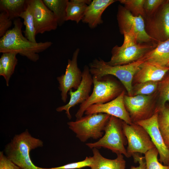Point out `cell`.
<instances>
[{"label":"cell","mask_w":169,"mask_h":169,"mask_svg":"<svg viewBox=\"0 0 169 169\" xmlns=\"http://www.w3.org/2000/svg\"><path fill=\"white\" fill-rule=\"evenodd\" d=\"M117 19L120 33L133 35L140 44L154 42L145 29L144 18L141 16H135L124 6H118Z\"/></svg>","instance_id":"8"},{"label":"cell","mask_w":169,"mask_h":169,"mask_svg":"<svg viewBox=\"0 0 169 169\" xmlns=\"http://www.w3.org/2000/svg\"><path fill=\"white\" fill-rule=\"evenodd\" d=\"M165 1L163 0H145L144 8L146 17L154 13Z\"/></svg>","instance_id":"32"},{"label":"cell","mask_w":169,"mask_h":169,"mask_svg":"<svg viewBox=\"0 0 169 169\" xmlns=\"http://www.w3.org/2000/svg\"><path fill=\"white\" fill-rule=\"evenodd\" d=\"M93 84V78L89 67L85 65L82 72V79L79 86L74 91L72 90H69V94L70 99L68 103L57 107L56 110L58 112L65 110L68 118L71 119L72 116L70 113V109L79 104L82 103L88 98Z\"/></svg>","instance_id":"14"},{"label":"cell","mask_w":169,"mask_h":169,"mask_svg":"<svg viewBox=\"0 0 169 169\" xmlns=\"http://www.w3.org/2000/svg\"><path fill=\"white\" fill-rule=\"evenodd\" d=\"M17 54L13 52L3 53L0 58V75L5 79L7 86L18 63Z\"/></svg>","instance_id":"23"},{"label":"cell","mask_w":169,"mask_h":169,"mask_svg":"<svg viewBox=\"0 0 169 169\" xmlns=\"http://www.w3.org/2000/svg\"><path fill=\"white\" fill-rule=\"evenodd\" d=\"M132 156L133 157L134 162L136 163L138 162L139 166L137 167L131 166L130 169H146V162L144 156L139 155L138 153L134 154Z\"/></svg>","instance_id":"35"},{"label":"cell","mask_w":169,"mask_h":169,"mask_svg":"<svg viewBox=\"0 0 169 169\" xmlns=\"http://www.w3.org/2000/svg\"><path fill=\"white\" fill-rule=\"evenodd\" d=\"M167 66H169V63L167 65Z\"/></svg>","instance_id":"36"},{"label":"cell","mask_w":169,"mask_h":169,"mask_svg":"<svg viewBox=\"0 0 169 169\" xmlns=\"http://www.w3.org/2000/svg\"><path fill=\"white\" fill-rule=\"evenodd\" d=\"M144 62L166 66L169 63V39L158 43L141 59Z\"/></svg>","instance_id":"19"},{"label":"cell","mask_w":169,"mask_h":169,"mask_svg":"<svg viewBox=\"0 0 169 169\" xmlns=\"http://www.w3.org/2000/svg\"><path fill=\"white\" fill-rule=\"evenodd\" d=\"M122 120L110 116L105 128V134L99 140L86 143L90 149L104 148L111 151L117 155L122 154L128 158L125 146L127 141L123 132Z\"/></svg>","instance_id":"5"},{"label":"cell","mask_w":169,"mask_h":169,"mask_svg":"<svg viewBox=\"0 0 169 169\" xmlns=\"http://www.w3.org/2000/svg\"><path fill=\"white\" fill-rule=\"evenodd\" d=\"M20 17L23 20V24L25 27L24 31L25 37L31 42L36 43L33 15L30 7L28 2L25 10L21 13Z\"/></svg>","instance_id":"26"},{"label":"cell","mask_w":169,"mask_h":169,"mask_svg":"<svg viewBox=\"0 0 169 169\" xmlns=\"http://www.w3.org/2000/svg\"><path fill=\"white\" fill-rule=\"evenodd\" d=\"M12 20L4 12L0 13V37H3L12 25Z\"/></svg>","instance_id":"33"},{"label":"cell","mask_w":169,"mask_h":169,"mask_svg":"<svg viewBox=\"0 0 169 169\" xmlns=\"http://www.w3.org/2000/svg\"><path fill=\"white\" fill-rule=\"evenodd\" d=\"M80 49L77 48L74 52L71 59H68L64 74L57 78L59 83V89L61 91V99L65 103L68 91L72 88L77 90L82 79V72L78 65V58Z\"/></svg>","instance_id":"12"},{"label":"cell","mask_w":169,"mask_h":169,"mask_svg":"<svg viewBox=\"0 0 169 169\" xmlns=\"http://www.w3.org/2000/svg\"><path fill=\"white\" fill-rule=\"evenodd\" d=\"M157 91L150 95L129 96L125 95L124 103L131 121L136 123L148 119L158 112L159 107Z\"/></svg>","instance_id":"7"},{"label":"cell","mask_w":169,"mask_h":169,"mask_svg":"<svg viewBox=\"0 0 169 169\" xmlns=\"http://www.w3.org/2000/svg\"><path fill=\"white\" fill-rule=\"evenodd\" d=\"M68 0H43L46 7L54 14L60 26L66 21V8Z\"/></svg>","instance_id":"24"},{"label":"cell","mask_w":169,"mask_h":169,"mask_svg":"<svg viewBox=\"0 0 169 169\" xmlns=\"http://www.w3.org/2000/svg\"><path fill=\"white\" fill-rule=\"evenodd\" d=\"M91 0L69 1L66 8V21H75L77 23L81 21L86 8L91 2Z\"/></svg>","instance_id":"21"},{"label":"cell","mask_w":169,"mask_h":169,"mask_svg":"<svg viewBox=\"0 0 169 169\" xmlns=\"http://www.w3.org/2000/svg\"><path fill=\"white\" fill-rule=\"evenodd\" d=\"M144 154L146 169H168V166L159 162L158 159L159 152L156 147L150 150Z\"/></svg>","instance_id":"30"},{"label":"cell","mask_w":169,"mask_h":169,"mask_svg":"<svg viewBox=\"0 0 169 169\" xmlns=\"http://www.w3.org/2000/svg\"><path fill=\"white\" fill-rule=\"evenodd\" d=\"M28 0H0V12H4L12 20L20 17L27 6Z\"/></svg>","instance_id":"22"},{"label":"cell","mask_w":169,"mask_h":169,"mask_svg":"<svg viewBox=\"0 0 169 169\" xmlns=\"http://www.w3.org/2000/svg\"><path fill=\"white\" fill-rule=\"evenodd\" d=\"M158 112L151 118L136 123L144 128L159 152V161L165 166L169 165V150L166 146L159 128Z\"/></svg>","instance_id":"16"},{"label":"cell","mask_w":169,"mask_h":169,"mask_svg":"<svg viewBox=\"0 0 169 169\" xmlns=\"http://www.w3.org/2000/svg\"><path fill=\"white\" fill-rule=\"evenodd\" d=\"M110 116L105 113H94L86 115L67 124L76 137L84 142L90 138L98 139L102 137Z\"/></svg>","instance_id":"6"},{"label":"cell","mask_w":169,"mask_h":169,"mask_svg":"<svg viewBox=\"0 0 169 169\" xmlns=\"http://www.w3.org/2000/svg\"><path fill=\"white\" fill-rule=\"evenodd\" d=\"M122 126L127 141L128 158L136 153L145 154L155 147L149 134L141 125L133 123L129 125L122 120Z\"/></svg>","instance_id":"10"},{"label":"cell","mask_w":169,"mask_h":169,"mask_svg":"<svg viewBox=\"0 0 169 169\" xmlns=\"http://www.w3.org/2000/svg\"><path fill=\"white\" fill-rule=\"evenodd\" d=\"M159 82L149 81L133 85V96L150 95L153 94L157 90Z\"/></svg>","instance_id":"28"},{"label":"cell","mask_w":169,"mask_h":169,"mask_svg":"<svg viewBox=\"0 0 169 169\" xmlns=\"http://www.w3.org/2000/svg\"><path fill=\"white\" fill-rule=\"evenodd\" d=\"M157 92L158 103L160 108L165 106L167 102H169V71L159 82Z\"/></svg>","instance_id":"27"},{"label":"cell","mask_w":169,"mask_h":169,"mask_svg":"<svg viewBox=\"0 0 169 169\" xmlns=\"http://www.w3.org/2000/svg\"><path fill=\"white\" fill-rule=\"evenodd\" d=\"M159 128L164 142L169 150V105L159 109L158 112Z\"/></svg>","instance_id":"25"},{"label":"cell","mask_w":169,"mask_h":169,"mask_svg":"<svg viewBox=\"0 0 169 169\" xmlns=\"http://www.w3.org/2000/svg\"><path fill=\"white\" fill-rule=\"evenodd\" d=\"M146 31L157 44L169 39V3L165 1L151 15L145 19Z\"/></svg>","instance_id":"9"},{"label":"cell","mask_w":169,"mask_h":169,"mask_svg":"<svg viewBox=\"0 0 169 169\" xmlns=\"http://www.w3.org/2000/svg\"><path fill=\"white\" fill-rule=\"evenodd\" d=\"M169 71V66L144 62L135 74L132 85L147 81H159Z\"/></svg>","instance_id":"17"},{"label":"cell","mask_w":169,"mask_h":169,"mask_svg":"<svg viewBox=\"0 0 169 169\" xmlns=\"http://www.w3.org/2000/svg\"><path fill=\"white\" fill-rule=\"evenodd\" d=\"M145 0H120L118 1L134 16L146 18L144 6Z\"/></svg>","instance_id":"29"},{"label":"cell","mask_w":169,"mask_h":169,"mask_svg":"<svg viewBox=\"0 0 169 169\" xmlns=\"http://www.w3.org/2000/svg\"><path fill=\"white\" fill-rule=\"evenodd\" d=\"M14 26L0 39V52H13L26 57L35 62L39 59L38 53L43 52L52 44L50 41L33 43L22 33L23 23L20 18L14 20Z\"/></svg>","instance_id":"1"},{"label":"cell","mask_w":169,"mask_h":169,"mask_svg":"<svg viewBox=\"0 0 169 169\" xmlns=\"http://www.w3.org/2000/svg\"><path fill=\"white\" fill-rule=\"evenodd\" d=\"M144 62L140 59L131 63L112 66L102 59H94L89 64L90 73L93 76L101 77L106 75L116 77L126 90L127 95L133 96L132 81L134 76Z\"/></svg>","instance_id":"2"},{"label":"cell","mask_w":169,"mask_h":169,"mask_svg":"<svg viewBox=\"0 0 169 169\" xmlns=\"http://www.w3.org/2000/svg\"><path fill=\"white\" fill-rule=\"evenodd\" d=\"M168 2H169V0H168Z\"/></svg>","instance_id":"38"},{"label":"cell","mask_w":169,"mask_h":169,"mask_svg":"<svg viewBox=\"0 0 169 169\" xmlns=\"http://www.w3.org/2000/svg\"><path fill=\"white\" fill-rule=\"evenodd\" d=\"M0 169H22L9 159L3 151H0Z\"/></svg>","instance_id":"34"},{"label":"cell","mask_w":169,"mask_h":169,"mask_svg":"<svg viewBox=\"0 0 169 169\" xmlns=\"http://www.w3.org/2000/svg\"><path fill=\"white\" fill-rule=\"evenodd\" d=\"M115 0H93L88 6L82 21L91 29L102 24V14L106 9L116 2Z\"/></svg>","instance_id":"18"},{"label":"cell","mask_w":169,"mask_h":169,"mask_svg":"<svg viewBox=\"0 0 169 169\" xmlns=\"http://www.w3.org/2000/svg\"><path fill=\"white\" fill-rule=\"evenodd\" d=\"M123 35L122 44L116 45L112 49L110 59L106 62L110 65H123L136 61L157 45L154 42L140 44L133 35L127 33Z\"/></svg>","instance_id":"4"},{"label":"cell","mask_w":169,"mask_h":169,"mask_svg":"<svg viewBox=\"0 0 169 169\" xmlns=\"http://www.w3.org/2000/svg\"><path fill=\"white\" fill-rule=\"evenodd\" d=\"M168 166V169H169V165Z\"/></svg>","instance_id":"37"},{"label":"cell","mask_w":169,"mask_h":169,"mask_svg":"<svg viewBox=\"0 0 169 169\" xmlns=\"http://www.w3.org/2000/svg\"><path fill=\"white\" fill-rule=\"evenodd\" d=\"M109 76L101 77L93 76L94 87L92 93L85 101L80 104L75 115L76 119L82 117L90 106L109 102L116 98L125 90L119 82Z\"/></svg>","instance_id":"3"},{"label":"cell","mask_w":169,"mask_h":169,"mask_svg":"<svg viewBox=\"0 0 169 169\" xmlns=\"http://www.w3.org/2000/svg\"><path fill=\"white\" fill-rule=\"evenodd\" d=\"M124 90L121 93L114 99L103 104H95L88 107L86 110L85 115L94 113H103L118 118L127 124L132 123L124 105Z\"/></svg>","instance_id":"15"},{"label":"cell","mask_w":169,"mask_h":169,"mask_svg":"<svg viewBox=\"0 0 169 169\" xmlns=\"http://www.w3.org/2000/svg\"><path fill=\"white\" fill-rule=\"evenodd\" d=\"M43 141L33 137L27 129L15 135L5 146L4 152L11 161L29 154L32 150L43 146Z\"/></svg>","instance_id":"11"},{"label":"cell","mask_w":169,"mask_h":169,"mask_svg":"<svg viewBox=\"0 0 169 169\" xmlns=\"http://www.w3.org/2000/svg\"><path fill=\"white\" fill-rule=\"evenodd\" d=\"M93 161L91 169H125V161L122 154L117 155L114 159L105 158L100 154L98 149H92Z\"/></svg>","instance_id":"20"},{"label":"cell","mask_w":169,"mask_h":169,"mask_svg":"<svg viewBox=\"0 0 169 169\" xmlns=\"http://www.w3.org/2000/svg\"><path fill=\"white\" fill-rule=\"evenodd\" d=\"M93 161L92 156L86 157L83 161L68 163L64 165L50 168L38 167L39 169H78L86 166L90 167Z\"/></svg>","instance_id":"31"},{"label":"cell","mask_w":169,"mask_h":169,"mask_svg":"<svg viewBox=\"0 0 169 169\" xmlns=\"http://www.w3.org/2000/svg\"><path fill=\"white\" fill-rule=\"evenodd\" d=\"M33 15L36 35L56 30L58 26L54 13L43 0H28Z\"/></svg>","instance_id":"13"}]
</instances>
